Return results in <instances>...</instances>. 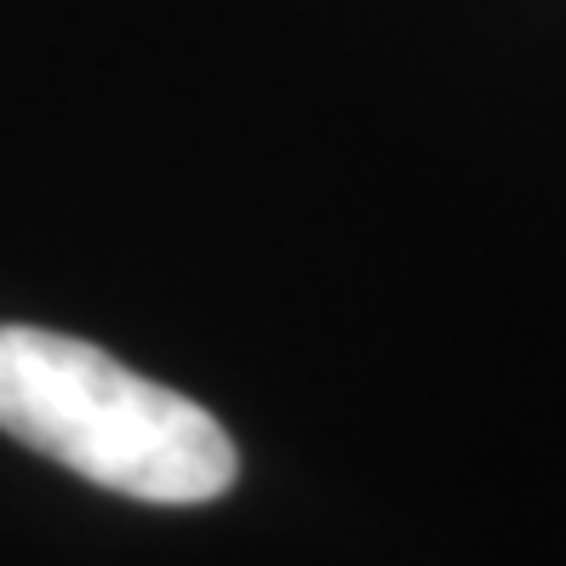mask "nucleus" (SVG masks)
<instances>
[{
	"label": "nucleus",
	"mask_w": 566,
	"mask_h": 566,
	"mask_svg": "<svg viewBox=\"0 0 566 566\" xmlns=\"http://www.w3.org/2000/svg\"><path fill=\"white\" fill-rule=\"evenodd\" d=\"M0 429L138 504H212L241 470L207 407L41 326H0Z\"/></svg>",
	"instance_id": "1"
}]
</instances>
